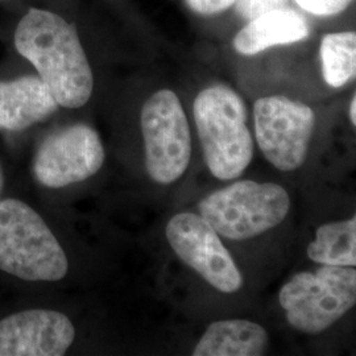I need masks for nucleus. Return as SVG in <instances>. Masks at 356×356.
I'll use <instances>...</instances> for the list:
<instances>
[{"label": "nucleus", "mask_w": 356, "mask_h": 356, "mask_svg": "<svg viewBox=\"0 0 356 356\" xmlns=\"http://www.w3.org/2000/svg\"><path fill=\"white\" fill-rule=\"evenodd\" d=\"M350 120H351V123H353V126H355L356 124V97L354 95L353 97V99H351V103H350Z\"/></svg>", "instance_id": "obj_19"}, {"label": "nucleus", "mask_w": 356, "mask_h": 356, "mask_svg": "<svg viewBox=\"0 0 356 356\" xmlns=\"http://www.w3.org/2000/svg\"><path fill=\"white\" fill-rule=\"evenodd\" d=\"M309 35L310 26L305 16L286 7L248 20L234 38V48L243 56H254L272 47L298 42Z\"/></svg>", "instance_id": "obj_12"}, {"label": "nucleus", "mask_w": 356, "mask_h": 356, "mask_svg": "<svg viewBox=\"0 0 356 356\" xmlns=\"http://www.w3.org/2000/svg\"><path fill=\"white\" fill-rule=\"evenodd\" d=\"M307 256L322 266L355 267L356 216L318 227L316 239L307 247Z\"/></svg>", "instance_id": "obj_14"}, {"label": "nucleus", "mask_w": 356, "mask_h": 356, "mask_svg": "<svg viewBox=\"0 0 356 356\" xmlns=\"http://www.w3.org/2000/svg\"><path fill=\"white\" fill-rule=\"evenodd\" d=\"M267 342V331L263 326L247 319H223L207 327L193 355H263Z\"/></svg>", "instance_id": "obj_13"}, {"label": "nucleus", "mask_w": 356, "mask_h": 356, "mask_svg": "<svg viewBox=\"0 0 356 356\" xmlns=\"http://www.w3.org/2000/svg\"><path fill=\"white\" fill-rule=\"evenodd\" d=\"M17 53L32 65L65 108H79L89 102L94 76L76 26L58 13L31 7L13 32Z\"/></svg>", "instance_id": "obj_1"}, {"label": "nucleus", "mask_w": 356, "mask_h": 356, "mask_svg": "<svg viewBox=\"0 0 356 356\" xmlns=\"http://www.w3.org/2000/svg\"><path fill=\"white\" fill-rule=\"evenodd\" d=\"M279 301L296 330L322 332L355 306L356 270L323 266L316 272H301L282 286Z\"/></svg>", "instance_id": "obj_5"}, {"label": "nucleus", "mask_w": 356, "mask_h": 356, "mask_svg": "<svg viewBox=\"0 0 356 356\" xmlns=\"http://www.w3.org/2000/svg\"><path fill=\"white\" fill-rule=\"evenodd\" d=\"M69 269L45 220L19 200L0 201V270L26 281L63 280Z\"/></svg>", "instance_id": "obj_3"}, {"label": "nucleus", "mask_w": 356, "mask_h": 356, "mask_svg": "<svg viewBox=\"0 0 356 356\" xmlns=\"http://www.w3.org/2000/svg\"><path fill=\"white\" fill-rule=\"evenodd\" d=\"M141 132L145 166L154 182L169 185L191 164V127L179 98L172 90H160L141 108Z\"/></svg>", "instance_id": "obj_6"}, {"label": "nucleus", "mask_w": 356, "mask_h": 356, "mask_svg": "<svg viewBox=\"0 0 356 356\" xmlns=\"http://www.w3.org/2000/svg\"><path fill=\"white\" fill-rule=\"evenodd\" d=\"M322 74L331 88H342L355 78L356 33L334 32L321 42Z\"/></svg>", "instance_id": "obj_15"}, {"label": "nucleus", "mask_w": 356, "mask_h": 356, "mask_svg": "<svg viewBox=\"0 0 356 356\" xmlns=\"http://www.w3.org/2000/svg\"><path fill=\"white\" fill-rule=\"evenodd\" d=\"M76 339L72 321L56 310L31 309L0 319V356H61Z\"/></svg>", "instance_id": "obj_10"}, {"label": "nucleus", "mask_w": 356, "mask_h": 356, "mask_svg": "<svg viewBox=\"0 0 356 356\" xmlns=\"http://www.w3.org/2000/svg\"><path fill=\"white\" fill-rule=\"evenodd\" d=\"M254 134L260 151L282 172L305 163L316 116L305 103L282 95L257 99L254 106Z\"/></svg>", "instance_id": "obj_7"}, {"label": "nucleus", "mask_w": 356, "mask_h": 356, "mask_svg": "<svg viewBox=\"0 0 356 356\" xmlns=\"http://www.w3.org/2000/svg\"><path fill=\"white\" fill-rule=\"evenodd\" d=\"M106 159L95 129L78 123L49 135L33 159V176L49 189H61L98 173Z\"/></svg>", "instance_id": "obj_9"}, {"label": "nucleus", "mask_w": 356, "mask_h": 356, "mask_svg": "<svg viewBox=\"0 0 356 356\" xmlns=\"http://www.w3.org/2000/svg\"><path fill=\"white\" fill-rule=\"evenodd\" d=\"M304 11L316 16H332L343 13L353 0H294Z\"/></svg>", "instance_id": "obj_17"}, {"label": "nucleus", "mask_w": 356, "mask_h": 356, "mask_svg": "<svg viewBox=\"0 0 356 356\" xmlns=\"http://www.w3.org/2000/svg\"><path fill=\"white\" fill-rule=\"evenodd\" d=\"M3 186H4V177H3V169L0 165V195H1V191H3Z\"/></svg>", "instance_id": "obj_20"}, {"label": "nucleus", "mask_w": 356, "mask_h": 356, "mask_svg": "<svg viewBox=\"0 0 356 356\" xmlns=\"http://www.w3.org/2000/svg\"><path fill=\"white\" fill-rule=\"evenodd\" d=\"M49 88L38 76L0 81V131L22 132L58 110Z\"/></svg>", "instance_id": "obj_11"}, {"label": "nucleus", "mask_w": 356, "mask_h": 356, "mask_svg": "<svg viewBox=\"0 0 356 356\" xmlns=\"http://www.w3.org/2000/svg\"><path fill=\"white\" fill-rule=\"evenodd\" d=\"M289 209L291 198L282 186L251 179L214 191L200 204L201 216L231 241H247L276 227Z\"/></svg>", "instance_id": "obj_4"}, {"label": "nucleus", "mask_w": 356, "mask_h": 356, "mask_svg": "<svg viewBox=\"0 0 356 356\" xmlns=\"http://www.w3.org/2000/svg\"><path fill=\"white\" fill-rule=\"evenodd\" d=\"M166 239L178 257L219 292L235 293L243 276L219 234L201 216L179 213L166 226Z\"/></svg>", "instance_id": "obj_8"}, {"label": "nucleus", "mask_w": 356, "mask_h": 356, "mask_svg": "<svg viewBox=\"0 0 356 356\" xmlns=\"http://www.w3.org/2000/svg\"><path fill=\"white\" fill-rule=\"evenodd\" d=\"M291 0H236V13L245 20H251L261 13L286 8Z\"/></svg>", "instance_id": "obj_16"}, {"label": "nucleus", "mask_w": 356, "mask_h": 356, "mask_svg": "<svg viewBox=\"0 0 356 356\" xmlns=\"http://www.w3.org/2000/svg\"><path fill=\"white\" fill-rule=\"evenodd\" d=\"M193 13L204 16H213L225 13L236 0H185Z\"/></svg>", "instance_id": "obj_18"}, {"label": "nucleus", "mask_w": 356, "mask_h": 356, "mask_svg": "<svg viewBox=\"0 0 356 356\" xmlns=\"http://www.w3.org/2000/svg\"><path fill=\"white\" fill-rule=\"evenodd\" d=\"M193 111L211 175L223 181L242 176L254 159V139L242 97L225 85H214L197 95Z\"/></svg>", "instance_id": "obj_2"}]
</instances>
